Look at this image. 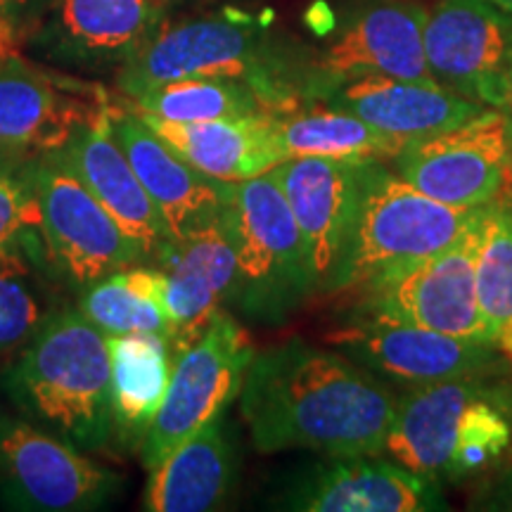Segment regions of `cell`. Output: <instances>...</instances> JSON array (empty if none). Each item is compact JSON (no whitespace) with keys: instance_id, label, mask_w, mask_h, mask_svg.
I'll list each match as a JSON object with an SVG mask.
<instances>
[{"instance_id":"6da1fadb","label":"cell","mask_w":512,"mask_h":512,"mask_svg":"<svg viewBox=\"0 0 512 512\" xmlns=\"http://www.w3.org/2000/svg\"><path fill=\"white\" fill-rule=\"evenodd\" d=\"M240 408L261 453L380 456L396 396L349 356L290 339L254 354Z\"/></svg>"},{"instance_id":"7a4b0ae2","label":"cell","mask_w":512,"mask_h":512,"mask_svg":"<svg viewBox=\"0 0 512 512\" xmlns=\"http://www.w3.org/2000/svg\"><path fill=\"white\" fill-rule=\"evenodd\" d=\"M3 387L29 420L79 451H102L114 441L110 344L79 309L43 320Z\"/></svg>"},{"instance_id":"3957f363","label":"cell","mask_w":512,"mask_h":512,"mask_svg":"<svg viewBox=\"0 0 512 512\" xmlns=\"http://www.w3.org/2000/svg\"><path fill=\"white\" fill-rule=\"evenodd\" d=\"M226 214L235 245L230 302L259 323H283L316 287L302 230L275 171L230 183Z\"/></svg>"},{"instance_id":"277c9868","label":"cell","mask_w":512,"mask_h":512,"mask_svg":"<svg viewBox=\"0 0 512 512\" xmlns=\"http://www.w3.org/2000/svg\"><path fill=\"white\" fill-rule=\"evenodd\" d=\"M242 79L278 102L285 112L294 107L297 72L278 60L268 46L264 29L249 17H204L162 27L136 55L121 64L119 91L128 98L178 79Z\"/></svg>"},{"instance_id":"5b68a950","label":"cell","mask_w":512,"mask_h":512,"mask_svg":"<svg viewBox=\"0 0 512 512\" xmlns=\"http://www.w3.org/2000/svg\"><path fill=\"white\" fill-rule=\"evenodd\" d=\"M479 209L432 200L382 159H363L354 230L337 290L366 287L384 273L437 254L470 226Z\"/></svg>"},{"instance_id":"8992f818","label":"cell","mask_w":512,"mask_h":512,"mask_svg":"<svg viewBox=\"0 0 512 512\" xmlns=\"http://www.w3.org/2000/svg\"><path fill=\"white\" fill-rule=\"evenodd\" d=\"M489 204L448 247L368 283L370 318L491 342L477 302V261Z\"/></svg>"},{"instance_id":"52a82bcc","label":"cell","mask_w":512,"mask_h":512,"mask_svg":"<svg viewBox=\"0 0 512 512\" xmlns=\"http://www.w3.org/2000/svg\"><path fill=\"white\" fill-rule=\"evenodd\" d=\"M27 171L41 211V245L69 283L86 290L147 259L110 211L50 152L31 157Z\"/></svg>"},{"instance_id":"ba28073f","label":"cell","mask_w":512,"mask_h":512,"mask_svg":"<svg viewBox=\"0 0 512 512\" xmlns=\"http://www.w3.org/2000/svg\"><path fill=\"white\" fill-rule=\"evenodd\" d=\"M254 354L249 337L223 311L200 339L178 351L162 406L138 448L145 470H155L190 434L226 411L240 394Z\"/></svg>"},{"instance_id":"9c48e42d","label":"cell","mask_w":512,"mask_h":512,"mask_svg":"<svg viewBox=\"0 0 512 512\" xmlns=\"http://www.w3.org/2000/svg\"><path fill=\"white\" fill-rule=\"evenodd\" d=\"M512 157L510 117L484 107L477 117L415 140L394 157V171L432 200L475 209L494 202Z\"/></svg>"},{"instance_id":"30bf717a","label":"cell","mask_w":512,"mask_h":512,"mask_svg":"<svg viewBox=\"0 0 512 512\" xmlns=\"http://www.w3.org/2000/svg\"><path fill=\"white\" fill-rule=\"evenodd\" d=\"M119 477L83 451L27 420L0 415V491L17 510H95L114 494Z\"/></svg>"},{"instance_id":"8fae6325","label":"cell","mask_w":512,"mask_h":512,"mask_svg":"<svg viewBox=\"0 0 512 512\" xmlns=\"http://www.w3.org/2000/svg\"><path fill=\"white\" fill-rule=\"evenodd\" d=\"M425 5L411 0H380L356 10L330 46L299 74L304 95L318 100L339 83L358 76L437 83L425 60Z\"/></svg>"},{"instance_id":"7c38bea8","label":"cell","mask_w":512,"mask_h":512,"mask_svg":"<svg viewBox=\"0 0 512 512\" xmlns=\"http://www.w3.org/2000/svg\"><path fill=\"white\" fill-rule=\"evenodd\" d=\"M434 81L484 107L503 110L512 60V15L491 0H439L425 22Z\"/></svg>"},{"instance_id":"4fadbf2b","label":"cell","mask_w":512,"mask_h":512,"mask_svg":"<svg viewBox=\"0 0 512 512\" xmlns=\"http://www.w3.org/2000/svg\"><path fill=\"white\" fill-rule=\"evenodd\" d=\"M275 508L297 512H432L446 510L437 479L380 456H328L285 479Z\"/></svg>"},{"instance_id":"5bb4252c","label":"cell","mask_w":512,"mask_h":512,"mask_svg":"<svg viewBox=\"0 0 512 512\" xmlns=\"http://www.w3.org/2000/svg\"><path fill=\"white\" fill-rule=\"evenodd\" d=\"M358 366L411 384H434L463 377H491L510 368L491 342L444 335L418 325L370 318L328 337Z\"/></svg>"},{"instance_id":"9a60e30c","label":"cell","mask_w":512,"mask_h":512,"mask_svg":"<svg viewBox=\"0 0 512 512\" xmlns=\"http://www.w3.org/2000/svg\"><path fill=\"white\" fill-rule=\"evenodd\" d=\"M166 0H53L31 27V48L76 69L124 64L162 29Z\"/></svg>"},{"instance_id":"2e32d148","label":"cell","mask_w":512,"mask_h":512,"mask_svg":"<svg viewBox=\"0 0 512 512\" xmlns=\"http://www.w3.org/2000/svg\"><path fill=\"white\" fill-rule=\"evenodd\" d=\"M361 162L290 157L273 169L302 230L316 294L337 292V278L354 230Z\"/></svg>"},{"instance_id":"e0dca14e","label":"cell","mask_w":512,"mask_h":512,"mask_svg":"<svg viewBox=\"0 0 512 512\" xmlns=\"http://www.w3.org/2000/svg\"><path fill=\"white\" fill-rule=\"evenodd\" d=\"M164 275V311L174 323L176 354L209 328L235 285V245L228 214L192 230L181 240H166L150 256Z\"/></svg>"},{"instance_id":"ac0fdd59","label":"cell","mask_w":512,"mask_h":512,"mask_svg":"<svg viewBox=\"0 0 512 512\" xmlns=\"http://www.w3.org/2000/svg\"><path fill=\"white\" fill-rule=\"evenodd\" d=\"M107 133L121 147L138 181L155 202L169 230L181 240L226 211L230 183L216 181L178 155L131 110L107 119Z\"/></svg>"},{"instance_id":"d6986e66","label":"cell","mask_w":512,"mask_h":512,"mask_svg":"<svg viewBox=\"0 0 512 512\" xmlns=\"http://www.w3.org/2000/svg\"><path fill=\"white\" fill-rule=\"evenodd\" d=\"M325 107L356 114L403 143L437 136L477 117L484 105L448 91L441 83H422L394 76H358L320 95Z\"/></svg>"},{"instance_id":"ffe728a7","label":"cell","mask_w":512,"mask_h":512,"mask_svg":"<svg viewBox=\"0 0 512 512\" xmlns=\"http://www.w3.org/2000/svg\"><path fill=\"white\" fill-rule=\"evenodd\" d=\"M50 155L86 185L128 238L138 242L147 259L169 240L162 214L121 147L107 133V121H83L57 150H50Z\"/></svg>"},{"instance_id":"44dd1931","label":"cell","mask_w":512,"mask_h":512,"mask_svg":"<svg viewBox=\"0 0 512 512\" xmlns=\"http://www.w3.org/2000/svg\"><path fill=\"white\" fill-rule=\"evenodd\" d=\"M486 377L418 384L396 396V411L382 453L406 470L451 479L463 411L484 392Z\"/></svg>"},{"instance_id":"7402d4cb","label":"cell","mask_w":512,"mask_h":512,"mask_svg":"<svg viewBox=\"0 0 512 512\" xmlns=\"http://www.w3.org/2000/svg\"><path fill=\"white\" fill-rule=\"evenodd\" d=\"M83 121L91 119L48 74L19 57H0V159L27 162L57 150Z\"/></svg>"},{"instance_id":"603a6c76","label":"cell","mask_w":512,"mask_h":512,"mask_svg":"<svg viewBox=\"0 0 512 512\" xmlns=\"http://www.w3.org/2000/svg\"><path fill=\"white\" fill-rule=\"evenodd\" d=\"M169 143L202 174L223 183H240L261 176L283 164L287 155L275 136L273 117L221 119L202 124H171V121L133 112Z\"/></svg>"},{"instance_id":"cb8c5ba5","label":"cell","mask_w":512,"mask_h":512,"mask_svg":"<svg viewBox=\"0 0 512 512\" xmlns=\"http://www.w3.org/2000/svg\"><path fill=\"white\" fill-rule=\"evenodd\" d=\"M235 470V446L228 437L223 411L150 470L143 510L207 512L221 508L235 484Z\"/></svg>"},{"instance_id":"d4e9b609","label":"cell","mask_w":512,"mask_h":512,"mask_svg":"<svg viewBox=\"0 0 512 512\" xmlns=\"http://www.w3.org/2000/svg\"><path fill=\"white\" fill-rule=\"evenodd\" d=\"M112 358L114 441L138 451L169 387L176 347L162 335L107 337Z\"/></svg>"},{"instance_id":"484cf974","label":"cell","mask_w":512,"mask_h":512,"mask_svg":"<svg viewBox=\"0 0 512 512\" xmlns=\"http://www.w3.org/2000/svg\"><path fill=\"white\" fill-rule=\"evenodd\" d=\"M79 311L107 337L162 335L174 342V323L164 311V275L157 266H126L88 285Z\"/></svg>"},{"instance_id":"4316f807","label":"cell","mask_w":512,"mask_h":512,"mask_svg":"<svg viewBox=\"0 0 512 512\" xmlns=\"http://www.w3.org/2000/svg\"><path fill=\"white\" fill-rule=\"evenodd\" d=\"M131 102V112L171 121V124H202V121L245 119L285 112L254 83L221 79V76L162 83V86L131 98Z\"/></svg>"},{"instance_id":"83f0119b","label":"cell","mask_w":512,"mask_h":512,"mask_svg":"<svg viewBox=\"0 0 512 512\" xmlns=\"http://www.w3.org/2000/svg\"><path fill=\"white\" fill-rule=\"evenodd\" d=\"M275 136L290 157L332 159H394L408 147L401 138L389 136L356 114L323 107V110H292L273 117Z\"/></svg>"},{"instance_id":"f1b7e54d","label":"cell","mask_w":512,"mask_h":512,"mask_svg":"<svg viewBox=\"0 0 512 512\" xmlns=\"http://www.w3.org/2000/svg\"><path fill=\"white\" fill-rule=\"evenodd\" d=\"M477 302L491 344L512 366V202H491L477 261Z\"/></svg>"},{"instance_id":"f546056e","label":"cell","mask_w":512,"mask_h":512,"mask_svg":"<svg viewBox=\"0 0 512 512\" xmlns=\"http://www.w3.org/2000/svg\"><path fill=\"white\" fill-rule=\"evenodd\" d=\"M489 384V382H486ZM486 389V387H484ZM512 444V427L505 415L486 399L482 392L463 411L458 427V446L453 456L451 479L467 475L494 465Z\"/></svg>"},{"instance_id":"4dcf8cb0","label":"cell","mask_w":512,"mask_h":512,"mask_svg":"<svg viewBox=\"0 0 512 512\" xmlns=\"http://www.w3.org/2000/svg\"><path fill=\"white\" fill-rule=\"evenodd\" d=\"M27 162L0 159V261L24 259V235H41V211Z\"/></svg>"},{"instance_id":"1f68e13d","label":"cell","mask_w":512,"mask_h":512,"mask_svg":"<svg viewBox=\"0 0 512 512\" xmlns=\"http://www.w3.org/2000/svg\"><path fill=\"white\" fill-rule=\"evenodd\" d=\"M24 273V259L0 261V354L24 347L48 318Z\"/></svg>"},{"instance_id":"d6a6232c","label":"cell","mask_w":512,"mask_h":512,"mask_svg":"<svg viewBox=\"0 0 512 512\" xmlns=\"http://www.w3.org/2000/svg\"><path fill=\"white\" fill-rule=\"evenodd\" d=\"M470 508L512 512V465L479 484L477 494L470 498Z\"/></svg>"},{"instance_id":"836d02e7","label":"cell","mask_w":512,"mask_h":512,"mask_svg":"<svg viewBox=\"0 0 512 512\" xmlns=\"http://www.w3.org/2000/svg\"><path fill=\"white\" fill-rule=\"evenodd\" d=\"M53 0H0V22L12 29H29L46 15Z\"/></svg>"},{"instance_id":"e575fe53","label":"cell","mask_w":512,"mask_h":512,"mask_svg":"<svg viewBox=\"0 0 512 512\" xmlns=\"http://www.w3.org/2000/svg\"><path fill=\"white\" fill-rule=\"evenodd\" d=\"M486 399H489L494 406L505 415V420L510 422L512 427V384L508 382H489L484 389Z\"/></svg>"},{"instance_id":"d590c367","label":"cell","mask_w":512,"mask_h":512,"mask_svg":"<svg viewBox=\"0 0 512 512\" xmlns=\"http://www.w3.org/2000/svg\"><path fill=\"white\" fill-rule=\"evenodd\" d=\"M503 112L510 117V124H512V60H510V72H508V91H505V105H503Z\"/></svg>"},{"instance_id":"8d00e7d4","label":"cell","mask_w":512,"mask_h":512,"mask_svg":"<svg viewBox=\"0 0 512 512\" xmlns=\"http://www.w3.org/2000/svg\"><path fill=\"white\" fill-rule=\"evenodd\" d=\"M491 3L498 5V8L510 12V15H512V0H491Z\"/></svg>"},{"instance_id":"74e56055","label":"cell","mask_w":512,"mask_h":512,"mask_svg":"<svg viewBox=\"0 0 512 512\" xmlns=\"http://www.w3.org/2000/svg\"><path fill=\"white\" fill-rule=\"evenodd\" d=\"M505 185H512V157H510V164H508V174H505ZM503 185V188H505Z\"/></svg>"}]
</instances>
